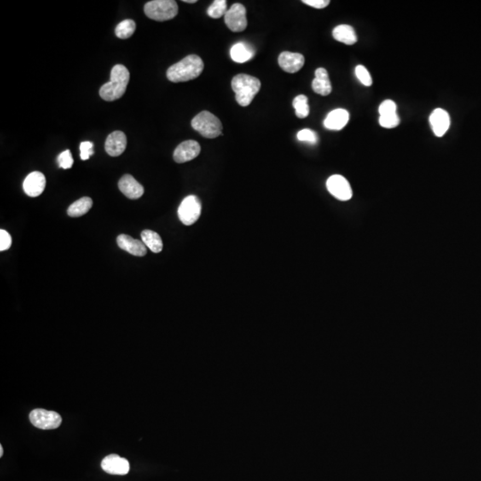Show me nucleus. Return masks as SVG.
<instances>
[{
  "label": "nucleus",
  "mask_w": 481,
  "mask_h": 481,
  "mask_svg": "<svg viewBox=\"0 0 481 481\" xmlns=\"http://www.w3.org/2000/svg\"><path fill=\"white\" fill-rule=\"evenodd\" d=\"M204 69L202 58L196 54H190L168 69L167 78L174 83L189 82L198 78Z\"/></svg>",
  "instance_id": "obj_1"
},
{
  "label": "nucleus",
  "mask_w": 481,
  "mask_h": 481,
  "mask_svg": "<svg viewBox=\"0 0 481 481\" xmlns=\"http://www.w3.org/2000/svg\"><path fill=\"white\" fill-rule=\"evenodd\" d=\"M130 74L124 65H117L111 71V79L99 90V95L105 101H115L125 94Z\"/></svg>",
  "instance_id": "obj_2"
},
{
  "label": "nucleus",
  "mask_w": 481,
  "mask_h": 481,
  "mask_svg": "<svg viewBox=\"0 0 481 481\" xmlns=\"http://www.w3.org/2000/svg\"><path fill=\"white\" fill-rule=\"evenodd\" d=\"M232 88L235 93L236 102L240 106H248L254 99L261 88V82L258 78L251 75L238 74L232 79Z\"/></svg>",
  "instance_id": "obj_3"
},
{
  "label": "nucleus",
  "mask_w": 481,
  "mask_h": 481,
  "mask_svg": "<svg viewBox=\"0 0 481 481\" xmlns=\"http://www.w3.org/2000/svg\"><path fill=\"white\" fill-rule=\"evenodd\" d=\"M193 129L206 138H216L222 135L221 119L208 111L200 112L192 121Z\"/></svg>",
  "instance_id": "obj_4"
},
{
  "label": "nucleus",
  "mask_w": 481,
  "mask_h": 481,
  "mask_svg": "<svg viewBox=\"0 0 481 481\" xmlns=\"http://www.w3.org/2000/svg\"><path fill=\"white\" fill-rule=\"evenodd\" d=\"M147 17L158 22L171 20L178 13V7L174 0H153L145 5Z\"/></svg>",
  "instance_id": "obj_5"
},
{
  "label": "nucleus",
  "mask_w": 481,
  "mask_h": 481,
  "mask_svg": "<svg viewBox=\"0 0 481 481\" xmlns=\"http://www.w3.org/2000/svg\"><path fill=\"white\" fill-rule=\"evenodd\" d=\"M202 204L198 197L189 195L184 199L178 208V217L180 221L186 225L191 226L195 223L201 216Z\"/></svg>",
  "instance_id": "obj_6"
},
{
  "label": "nucleus",
  "mask_w": 481,
  "mask_h": 481,
  "mask_svg": "<svg viewBox=\"0 0 481 481\" xmlns=\"http://www.w3.org/2000/svg\"><path fill=\"white\" fill-rule=\"evenodd\" d=\"M30 420L35 427L41 430H54L61 425L62 417L54 411L35 409L30 413Z\"/></svg>",
  "instance_id": "obj_7"
},
{
  "label": "nucleus",
  "mask_w": 481,
  "mask_h": 481,
  "mask_svg": "<svg viewBox=\"0 0 481 481\" xmlns=\"http://www.w3.org/2000/svg\"><path fill=\"white\" fill-rule=\"evenodd\" d=\"M225 24L234 32L244 31L247 28L246 8L242 4H234L225 15Z\"/></svg>",
  "instance_id": "obj_8"
},
{
  "label": "nucleus",
  "mask_w": 481,
  "mask_h": 481,
  "mask_svg": "<svg viewBox=\"0 0 481 481\" xmlns=\"http://www.w3.org/2000/svg\"><path fill=\"white\" fill-rule=\"evenodd\" d=\"M326 187L329 193L338 200L345 202L350 200L352 197V189L349 181L340 175L330 176L326 182Z\"/></svg>",
  "instance_id": "obj_9"
},
{
  "label": "nucleus",
  "mask_w": 481,
  "mask_h": 481,
  "mask_svg": "<svg viewBox=\"0 0 481 481\" xmlns=\"http://www.w3.org/2000/svg\"><path fill=\"white\" fill-rule=\"evenodd\" d=\"M201 153L199 143L194 140H187L176 147L173 158L177 163H185L195 159Z\"/></svg>",
  "instance_id": "obj_10"
},
{
  "label": "nucleus",
  "mask_w": 481,
  "mask_h": 481,
  "mask_svg": "<svg viewBox=\"0 0 481 481\" xmlns=\"http://www.w3.org/2000/svg\"><path fill=\"white\" fill-rule=\"evenodd\" d=\"M105 472L112 475H126L129 473V463L125 458L118 454H110L104 459L101 464Z\"/></svg>",
  "instance_id": "obj_11"
},
{
  "label": "nucleus",
  "mask_w": 481,
  "mask_h": 481,
  "mask_svg": "<svg viewBox=\"0 0 481 481\" xmlns=\"http://www.w3.org/2000/svg\"><path fill=\"white\" fill-rule=\"evenodd\" d=\"M278 64L284 71L289 73H295L304 66L305 58L302 54L283 52L278 57Z\"/></svg>",
  "instance_id": "obj_12"
},
{
  "label": "nucleus",
  "mask_w": 481,
  "mask_h": 481,
  "mask_svg": "<svg viewBox=\"0 0 481 481\" xmlns=\"http://www.w3.org/2000/svg\"><path fill=\"white\" fill-rule=\"evenodd\" d=\"M46 177L38 171L31 172L24 179V190L30 197H37L44 192L46 187Z\"/></svg>",
  "instance_id": "obj_13"
},
{
  "label": "nucleus",
  "mask_w": 481,
  "mask_h": 481,
  "mask_svg": "<svg viewBox=\"0 0 481 481\" xmlns=\"http://www.w3.org/2000/svg\"><path fill=\"white\" fill-rule=\"evenodd\" d=\"M127 147V136L122 131L111 133L105 141L106 153L112 157L122 155Z\"/></svg>",
  "instance_id": "obj_14"
},
{
  "label": "nucleus",
  "mask_w": 481,
  "mask_h": 481,
  "mask_svg": "<svg viewBox=\"0 0 481 481\" xmlns=\"http://www.w3.org/2000/svg\"><path fill=\"white\" fill-rule=\"evenodd\" d=\"M430 127L437 137L444 136L450 127V117L443 109H436L430 117Z\"/></svg>",
  "instance_id": "obj_15"
},
{
  "label": "nucleus",
  "mask_w": 481,
  "mask_h": 481,
  "mask_svg": "<svg viewBox=\"0 0 481 481\" xmlns=\"http://www.w3.org/2000/svg\"><path fill=\"white\" fill-rule=\"evenodd\" d=\"M119 188L126 197L131 200H136L142 196L145 189L142 185L137 182L131 175H124L119 181Z\"/></svg>",
  "instance_id": "obj_16"
},
{
  "label": "nucleus",
  "mask_w": 481,
  "mask_h": 481,
  "mask_svg": "<svg viewBox=\"0 0 481 481\" xmlns=\"http://www.w3.org/2000/svg\"><path fill=\"white\" fill-rule=\"evenodd\" d=\"M117 244L122 250L136 257H144L147 253L146 244L143 243L142 240H136L127 234L119 235L117 238Z\"/></svg>",
  "instance_id": "obj_17"
},
{
  "label": "nucleus",
  "mask_w": 481,
  "mask_h": 481,
  "mask_svg": "<svg viewBox=\"0 0 481 481\" xmlns=\"http://www.w3.org/2000/svg\"><path fill=\"white\" fill-rule=\"evenodd\" d=\"M349 121V113L344 109H336L329 113L324 125L329 130H340Z\"/></svg>",
  "instance_id": "obj_18"
},
{
  "label": "nucleus",
  "mask_w": 481,
  "mask_h": 481,
  "mask_svg": "<svg viewBox=\"0 0 481 481\" xmlns=\"http://www.w3.org/2000/svg\"><path fill=\"white\" fill-rule=\"evenodd\" d=\"M315 78L312 82L313 90L323 96L330 95L332 92V84L327 71L325 68H318L315 71Z\"/></svg>",
  "instance_id": "obj_19"
},
{
  "label": "nucleus",
  "mask_w": 481,
  "mask_h": 481,
  "mask_svg": "<svg viewBox=\"0 0 481 481\" xmlns=\"http://www.w3.org/2000/svg\"><path fill=\"white\" fill-rule=\"evenodd\" d=\"M254 49L245 42H239L234 45L230 50L231 58L233 61L244 64L250 61L254 56Z\"/></svg>",
  "instance_id": "obj_20"
},
{
  "label": "nucleus",
  "mask_w": 481,
  "mask_h": 481,
  "mask_svg": "<svg viewBox=\"0 0 481 481\" xmlns=\"http://www.w3.org/2000/svg\"><path fill=\"white\" fill-rule=\"evenodd\" d=\"M332 36L336 41L348 46L356 44L357 41L356 31L350 25L347 24L338 25L337 27L334 28L332 31Z\"/></svg>",
  "instance_id": "obj_21"
},
{
  "label": "nucleus",
  "mask_w": 481,
  "mask_h": 481,
  "mask_svg": "<svg viewBox=\"0 0 481 481\" xmlns=\"http://www.w3.org/2000/svg\"><path fill=\"white\" fill-rule=\"evenodd\" d=\"M143 243L149 248L153 253H159L163 251V244L162 238L156 232L152 230H144L141 233Z\"/></svg>",
  "instance_id": "obj_22"
},
{
  "label": "nucleus",
  "mask_w": 481,
  "mask_h": 481,
  "mask_svg": "<svg viewBox=\"0 0 481 481\" xmlns=\"http://www.w3.org/2000/svg\"><path fill=\"white\" fill-rule=\"evenodd\" d=\"M93 205V201L89 197H82L79 200L76 201L75 203L69 207L67 213L71 217H82L83 215L88 213Z\"/></svg>",
  "instance_id": "obj_23"
},
{
  "label": "nucleus",
  "mask_w": 481,
  "mask_h": 481,
  "mask_svg": "<svg viewBox=\"0 0 481 481\" xmlns=\"http://www.w3.org/2000/svg\"><path fill=\"white\" fill-rule=\"evenodd\" d=\"M136 31V23L131 19L122 21L115 29V34L122 39H126L131 37Z\"/></svg>",
  "instance_id": "obj_24"
},
{
  "label": "nucleus",
  "mask_w": 481,
  "mask_h": 481,
  "mask_svg": "<svg viewBox=\"0 0 481 481\" xmlns=\"http://www.w3.org/2000/svg\"><path fill=\"white\" fill-rule=\"evenodd\" d=\"M292 105L294 107L296 116L299 119H304L309 116V100L306 95H299L296 96L292 102Z\"/></svg>",
  "instance_id": "obj_25"
},
{
  "label": "nucleus",
  "mask_w": 481,
  "mask_h": 481,
  "mask_svg": "<svg viewBox=\"0 0 481 481\" xmlns=\"http://www.w3.org/2000/svg\"><path fill=\"white\" fill-rule=\"evenodd\" d=\"M227 7L226 0H215L208 8L207 13L210 17L218 19L226 15L227 12Z\"/></svg>",
  "instance_id": "obj_26"
},
{
  "label": "nucleus",
  "mask_w": 481,
  "mask_h": 481,
  "mask_svg": "<svg viewBox=\"0 0 481 481\" xmlns=\"http://www.w3.org/2000/svg\"><path fill=\"white\" fill-rule=\"evenodd\" d=\"M355 72H356V78H358V81L362 83L363 85L366 86V87L372 86L373 79L370 75L369 71L366 70L365 66L357 65Z\"/></svg>",
  "instance_id": "obj_27"
},
{
  "label": "nucleus",
  "mask_w": 481,
  "mask_h": 481,
  "mask_svg": "<svg viewBox=\"0 0 481 481\" xmlns=\"http://www.w3.org/2000/svg\"><path fill=\"white\" fill-rule=\"evenodd\" d=\"M297 138L302 142H308L312 145H315L318 142V136L316 135L315 131L311 129H302L297 134Z\"/></svg>",
  "instance_id": "obj_28"
},
{
  "label": "nucleus",
  "mask_w": 481,
  "mask_h": 481,
  "mask_svg": "<svg viewBox=\"0 0 481 481\" xmlns=\"http://www.w3.org/2000/svg\"><path fill=\"white\" fill-rule=\"evenodd\" d=\"M379 125L385 129H393L398 126L400 119L396 113L391 115L379 116Z\"/></svg>",
  "instance_id": "obj_29"
},
{
  "label": "nucleus",
  "mask_w": 481,
  "mask_h": 481,
  "mask_svg": "<svg viewBox=\"0 0 481 481\" xmlns=\"http://www.w3.org/2000/svg\"><path fill=\"white\" fill-rule=\"evenodd\" d=\"M57 163L60 168L65 170L71 169L73 165V158L71 156V151L66 150L65 152L60 153L57 157Z\"/></svg>",
  "instance_id": "obj_30"
},
{
  "label": "nucleus",
  "mask_w": 481,
  "mask_h": 481,
  "mask_svg": "<svg viewBox=\"0 0 481 481\" xmlns=\"http://www.w3.org/2000/svg\"><path fill=\"white\" fill-rule=\"evenodd\" d=\"M379 116L391 115L396 114V105L392 100H385L382 103L379 107Z\"/></svg>",
  "instance_id": "obj_31"
},
{
  "label": "nucleus",
  "mask_w": 481,
  "mask_h": 481,
  "mask_svg": "<svg viewBox=\"0 0 481 481\" xmlns=\"http://www.w3.org/2000/svg\"><path fill=\"white\" fill-rule=\"evenodd\" d=\"M94 144L90 141L82 142L79 146L81 149V158L82 161H87L94 154Z\"/></svg>",
  "instance_id": "obj_32"
},
{
  "label": "nucleus",
  "mask_w": 481,
  "mask_h": 481,
  "mask_svg": "<svg viewBox=\"0 0 481 481\" xmlns=\"http://www.w3.org/2000/svg\"><path fill=\"white\" fill-rule=\"evenodd\" d=\"M12 245V238L7 231L0 230V251H7Z\"/></svg>",
  "instance_id": "obj_33"
},
{
  "label": "nucleus",
  "mask_w": 481,
  "mask_h": 481,
  "mask_svg": "<svg viewBox=\"0 0 481 481\" xmlns=\"http://www.w3.org/2000/svg\"><path fill=\"white\" fill-rule=\"evenodd\" d=\"M303 3L310 6L312 7H315L316 9H323L328 7L330 1L329 0H303Z\"/></svg>",
  "instance_id": "obj_34"
},
{
  "label": "nucleus",
  "mask_w": 481,
  "mask_h": 481,
  "mask_svg": "<svg viewBox=\"0 0 481 481\" xmlns=\"http://www.w3.org/2000/svg\"><path fill=\"white\" fill-rule=\"evenodd\" d=\"M184 2L185 3L193 4L196 3L197 1L196 0H184Z\"/></svg>",
  "instance_id": "obj_35"
},
{
  "label": "nucleus",
  "mask_w": 481,
  "mask_h": 481,
  "mask_svg": "<svg viewBox=\"0 0 481 481\" xmlns=\"http://www.w3.org/2000/svg\"><path fill=\"white\" fill-rule=\"evenodd\" d=\"M3 453H4L3 447H2V446H0V457H2V456H3Z\"/></svg>",
  "instance_id": "obj_36"
}]
</instances>
